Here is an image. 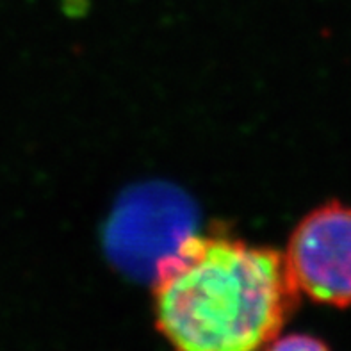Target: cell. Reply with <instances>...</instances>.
<instances>
[{"instance_id": "6da1fadb", "label": "cell", "mask_w": 351, "mask_h": 351, "mask_svg": "<svg viewBox=\"0 0 351 351\" xmlns=\"http://www.w3.org/2000/svg\"><path fill=\"white\" fill-rule=\"evenodd\" d=\"M152 282L173 351H264L302 298L284 254L228 234L193 236Z\"/></svg>"}, {"instance_id": "7a4b0ae2", "label": "cell", "mask_w": 351, "mask_h": 351, "mask_svg": "<svg viewBox=\"0 0 351 351\" xmlns=\"http://www.w3.org/2000/svg\"><path fill=\"white\" fill-rule=\"evenodd\" d=\"M195 202L178 187L147 182L116 200L104 228V248L116 267L138 278H156L169 258L196 236Z\"/></svg>"}, {"instance_id": "3957f363", "label": "cell", "mask_w": 351, "mask_h": 351, "mask_svg": "<svg viewBox=\"0 0 351 351\" xmlns=\"http://www.w3.org/2000/svg\"><path fill=\"white\" fill-rule=\"evenodd\" d=\"M284 261L300 296L351 307V205L328 202L311 210L291 234Z\"/></svg>"}, {"instance_id": "277c9868", "label": "cell", "mask_w": 351, "mask_h": 351, "mask_svg": "<svg viewBox=\"0 0 351 351\" xmlns=\"http://www.w3.org/2000/svg\"><path fill=\"white\" fill-rule=\"evenodd\" d=\"M264 351H330V348L314 335L289 334L273 339Z\"/></svg>"}]
</instances>
